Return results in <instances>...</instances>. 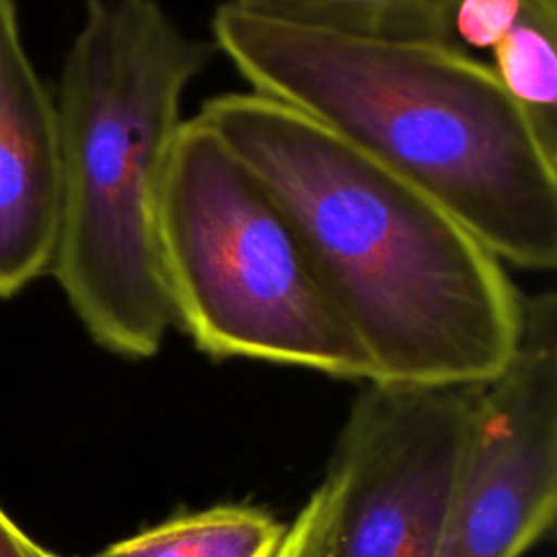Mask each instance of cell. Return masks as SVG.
<instances>
[{
    "instance_id": "1",
    "label": "cell",
    "mask_w": 557,
    "mask_h": 557,
    "mask_svg": "<svg viewBox=\"0 0 557 557\" xmlns=\"http://www.w3.org/2000/svg\"><path fill=\"white\" fill-rule=\"evenodd\" d=\"M292 220L374 383L483 385L507 363L522 292L431 196L257 91L196 113Z\"/></svg>"
},
{
    "instance_id": "2",
    "label": "cell",
    "mask_w": 557,
    "mask_h": 557,
    "mask_svg": "<svg viewBox=\"0 0 557 557\" xmlns=\"http://www.w3.org/2000/svg\"><path fill=\"white\" fill-rule=\"evenodd\" d=\"M211 44L281 100L453 213L505 265H557V159L485 61L433 41L298 28L231 2Z\"/></svg>"
},
{
    "instance_id": "3",
    "label": "cell",
    "mask_w": 557,
    "mask_h": 557,
    "mask_svg": "<svg viewBox=\"0 0 557 557\" xmlns=\"http://www.w3.org/2000/svg\"><path fill=\"white\" fill-rule=\"evenodd\" d=\"M211 39L159 0H85L54 102L61 213L50 274L87 335L126 359L159 352L174 326L157 255V200L183 98Z\"/></svg>"
},
{
    "instance_id": "4",
    "label": "cell",
    "mask_w": 557,
    "mask_h": 557,
    "mask_svg": "<svg viewBox=\"0 0 557 557\" xmlns=\"http://www.w3.org/2000/svg\"><path fill=\"white\" fill-rule=\"evenodd\" d=\"M157 255L174 326L200 352L372 381L292 220L198 115L163 168Z\"/></svg>"
},
{
    "instance_id": "5",
    "label": "cell",
    "mask_w": 557,
    "mask_h": 557,
    "mask_svg": "<svg viewBox=\"0 0 557 557\" xmlns=\"http://www.w3.org/2000/svg\"><path fill=\"white\" fill-rule=\"evenodd\" d=\"M476 387L368 381L329 472L326 557H435Z\"/></svg>"
},
{
    "instance_id": "6",
    "label": "cell",
    "mask_w": 557,
    "mask_h": 557,
    "mask_svg": "<svg viewBox=\"0 0 557 557\" xmlns=\"http://www.w3.org/2000/svg\"><path fill=\"white\" fill-rule=\"evenodd\" d=\"M557 513V296L522 294L513 350L476 387L435 557H522Z\"/></svg>"
},
{
    "instance_id": "7",
    "label": "cell",
    "mask_w": 557,
    "mask_h": 557,
    "mask_svg": "<svg viewBox=\"0 0 557 557\" xmlns=\"http://www.w3.org/2000/svg\"><path fill=\"white\" fill-rule=\"evenodd\" d=\"M59 213L54 94L26 52L15 0H0V300L50 274Z\"/></svg>"
},
{
    "instance_id": "8",
    "label": "cell",
    "mask_w": 557,
    "mask_h": 557,
    "mask_svg": "<svg viewBox=\"0 0 557 557\" xmlns=\"http://www.w3.org/2000/svg\"><path fill=\"white\" fill-rule=\"evenodd\" d=\"M285 529L259 507L218 505L170 518L91 557H274Z\"/></svg>"
},
{
    "instance_id": "9",
    "label": "cell",
    "mask_w": 557,
    "mask_h": 557,
    "mask_svg": "<svg viewBox=\"0 0 557 557\" xmlns=\"http://www.w3.org/2000/svg\"><path fill=\"white\" fill-rule=\"evenodd\" d=\"M281 24L370 39L433 41L448 46L450 0H226Z\"/></svg>"
},
{
    "instance_id": "10",
    "label": "cell",
    "mask_w": 557,
    "mask_h": 557,
    "mask_svg": "<svg viewBox=\"0 0 557 557\" xmlns=\"http://www.w3.org/2000/svg\"><path fill=\"white\" fill-rule=\"evenodd\" d=\"M335 507V481L331 474L313 490L298 516L287 524L274 557H326L329 524Z\"/></svg>"
},
{
    "instance_id": "11",
    "label": "cell",
    "mask_w": 557,
    "mask_h": 557,
    "mask_svg": "<svg viewBox=\"0 0 557 557\" xmlns=\"http://www.w3.org/2000/svg\"><path fill=\"white\" fill-rule=\"evenodd\" d=\"M39 548L0 507V557H39Z\"/></svg>"
},
{
    "instance_id": "12",
    "label": "cell",
    "mask_w": 557,
    "mask_h": 557,
    "mask_svg": "<svg viewBox=\"0 0 557 557\" xmlns=\"http://www.w3.org/2000/svg\"><path fill=\"white\" fill-rule=\"evenodd\" d=\"M39 557H59V555H54V553H50V550H46L44 546L39 548Z\"/></svg>"
}]
</instances>
